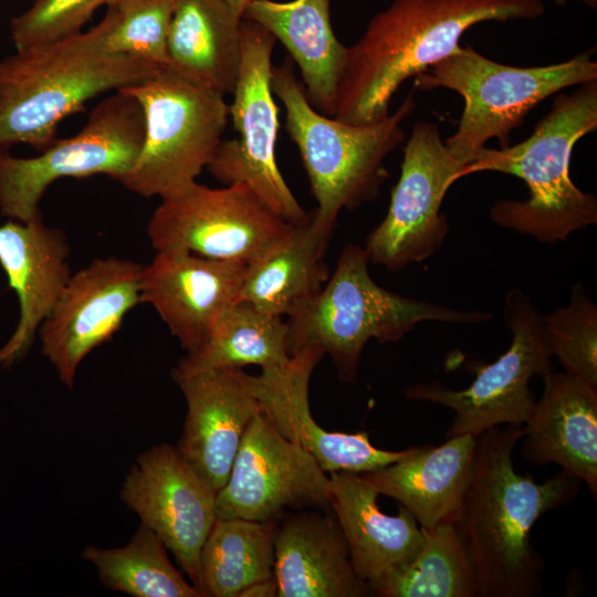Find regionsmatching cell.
Listing matches in <instances>:
<instances>
[{"mask_svg": "<svg viewBox=\"0 0 597 597\" xmlns=\"http://www.w3.org/2000/svg\"><path fill=\"white\" fill-rule=\"evenodd\" d=\"M522 426L491 428L476 450L454 524L476 582L478 597H535L545 569L531 543L535 522L568 504L580 481L565 471L537 483L514 469Z\"/></svg>", "mask_w": 597, "mask_h": 597, "instance_id": "6da1fadb", "label": "cell"}, {"mask_svg": "<svg viewBox=\"0 0 597 597\" xmlns=\"http://www.w3.org/2000/svg\"><path fill=\"white\" fill-rule=\"evenodd\" d=\"M544 10L542 0H394L347 46L331 117L353 125L387 117L401 84L453 53L469 28Z\"/></svg>", "mask_w": 597, "mask_h": 597, "instance_id": "7a4b0ae2", "label": "cell"}, {"mask_svg": "<svg viewBox=\"0 0 597 597\" xmlns=\"http://www.w3.org/2000/svg\"><path fill=\"white\" fill-rule=\"evenodd\" d=\"M112 21L108 6L90 30L0 60V150L25 144L41 151L56 139L59 124L90 100L164 69L107 52L104 39Z\"/></svg>", "mask_w": 597, "mask_h": 597, "instance_id": "3957f363", "label": "cell"}, {"mask_svg": "<svg viewBox=\"0 0 597 597\" xmlns=\"http://www.w3.org/2000/svg\"><path fill=\"white\" fill-rule=\"evenodd\" d=\"M597 128V81L569 94L561 93L553 106L523 142L492 149L484 147L462 171V177L495 171L522 179L526 200L502 199L490 209L498 226L545 243L565 241L572 233L597 223L595 195L570 179L575 144Z\"/></svg>", "mask_w": 597, "mask_h": 597, "instance_id": "277c9868", "label": "cell"}, {"mask_svg": "<svg viewBox=\"0 0 597 597\" xmlns=\"http://www.w3.org/2000/svg\"><path fill=\"white\" fill-rule=\"evenodd\" d=\"M286 57L272 66L271 87L285 108V129L297 146L317 202L312 220L331 235L343 209L378 196L389 174L387 156L405 139L402 122L415 111L410 93L387 117L353 125L326 116L310 103L303 84Z\"/></svg>", "mask_w": 597, "mask_h": 597, "instance_id": "5b68a950", "label": "cell"}, {"mask_svg": "<svg viewBox=\"0 0 597 597\" xmlns=\"http://www.w3.org/2000/svg\"><path fill=\"white\" fill-rule=\"evenodd\" d=\"M368 263L364 248H343L323 289L286 321L290 356L303 347H318L331 357L342 381L355 383L370 339L397 343L423 321L470 324L492 317L390 292L373 280Z\"/></svg>", "mask_w": 597, "mask_h": 597, "instance_id": "8992f818", "label": "cell"}, {"mask_svg": "<svg viewBox=\"0 0 597 597\" xmlns=\"http://www.w3.org/2000/svg\"><path fill=\"white\" fill-rule=\"evenodd\" d=\"M594 52L590 49L556 64L519 67L494 62L467 44L415 76V86L423 91L444 87L463 97L458 129L444 145L467 166L493 138L501 147L509 146L511 132L551 95L597 81Z\"/></svg>", "mask_w": 597, "mask_h": 597, "instance_id": "52a82bcc", "label": "cell"}, {"mask_svg": "<svg viewBox=\"0 0 597 597\" xmlns=\"http://www.w3.org/2000/svg\"><path fill=\"white\" fill-rule=\"evenodd\" d=\"M121 90L140 104L145 134L133 167L118 181L160 199L195 182L222 142L229 119L224 96L168 67Z\"/></svg>", "mask_w": 597, "mask_h": 597, "instance_id": "ba28073f", "label": "cell"}, {"mask_svg": "<svg viewBox=\"0 0 597 597\" xmlns=\"http://www.w3.org/2000/svg\"><path fill=\"white\" fill-rule=\"evenodd\" d=\"M144 113L124 90L114 91L90 113L72 137L55 139L30 158L0 150V212L18 221L41 214L39 203L55 180L107 175L119 180L134 165L143 146Z\"/></svg>", "mask_w": 597, "mask_h": 597, "instance_id": "9c48e42d", "label": "cell"}, {"mask_svg": "<svg viewBox=\"0 0 597 597\" xmlns=\"http://www.w3.org/2000/svg\"><path fill=\"white\" fill-rule=\"evenodd\" d=\"M503 320L511 344L496 360L475 369L472 384L460 390L440 380L407 387L408 399L448 407L454 418L446 437L480 436L501 425L522 426L528 419L535 396L530 387L534 376L552 371V355L543 327V315L520 289L504 297Z\"/></svg>", "mask_w": 597, "mask_h": 597, "instance_id": "30bf717a", "label": "cell"}, {"mask_svg": "<svg viewBox=\"0 0 597 597\" xmlns=\"http://www.w3.org/2000/svg\"><path fill=\"white\" fill-rule=\"evenodd\" d=\"M275 38L256 22L241 20V64L229 105L237 138L222 140L207 170L224 185L247 184L279 217L293 226L307 213L285 182L275 159L277 106L272 97Z\"/></svg>", "mask_w": 597, "mask_h": 597, "instance_id": "8fae6325", "label": "cell"}, {"mask_svg": "<svg viewBox=\"0 0 597 597\" xmlns=\"http://www.w3.org/2000/svg\"><path fill=\"white\" fill-rule=\"evenodd\" d=\"M243 182L210 188L197 181L161 198L147 224L156 251L254 262L293 229Z\"/></svg>", "mask_w": 597, "mask_h": 597, "instance_id": "7c38bea8", "label": "cell"}, {"mask_svg": "<svg viewBox=\"0 0 597 597\" xmlns=\"http://www.w3.org/2000/svg\"><path fill=\"white\" fill-rule=\"evenodd\" d=\"M464 167L450 154L436 124L416 123L387 213L366 239L369 262L397 272L434 255L449 232L441 211L444 196Z\"/></svg>", "mask_w": 597, "mask_h": 597, "instance_id": "4fadbf2b", "label": "cell"}, {"mask_svg": "<svg viewBox=\"0 0 597 597\" xmlns=\"http://www.w3.org/2000/svg\"><path fill=\"white\" fill-rule=\"evenodd\" d=\"M328 498L326 472L307 451L282 437L260 409L217 492L216 515L279 522L287 510L331 511Z\"/></svg>", "mask_w": 597, "mask_h": 597, "instance_id": "5bb4252c", "label": "cell"}, {"mask_svg": "<svg viewBox=\"0 0 597 597\" xmlns=\"http://www.w3.org/2000/svg\"><path fill=\"white\" fill-rule=\"evenodd\" d=\"M143 269L127 259H94L71 275L39 327L41 352L69 389L74 387L82 360L108 342L125 315L140 303Z\"/></svg>", "mask_w": 597, "mask_h": 597, "instance_id": "9a60e30c", "label": "cell"}, {"mask_svg": "<svg viewBox=\"0 0 597 597\" xmlns=\"http://www.w3.org/2000/svg\"><path fill=\"white\" fill-rule=\"evenodd\" d=\"M119 495L140 524L164 542L199 590L200 552L217 519V491L184 460L176 446L160 443L137 457Z\"/></svg>", "mask_w": 597, "mask_h": 597, "instance_id": "2e32d148", "label": "cell"}, {"mask_svg": "<svg viewBox=\"0 0 597 597\" xmlns=\"http://www.w3.org/2000/svg\"><path fill=\"white\" fill-rule=\"evenodd\" d=\"M318 347H303L279 367L261 369L248 380L261 411L279 433L307 451L326 473L369 472L406 457L411 448H376L365 431H327L314 419L308 399L312 373L324 356Z\"/></svg>", "mask_w": 597, "mask_h": 597, "instance_id": "e0dca14e", "label": "cell"}, {"mask_svg": "<svg viewBox=\"0 0 597 597\" xmlns=\"http://www.w3.org/2000/svg\"><path fill=\"white\" fill-rule=\"evenodd\" d=\"M171 377L187 404L176 449L218 492L228 480L247 428L260 411L248 374L242 368L176 366Z\"/></svg>", "mask_w": 597, "mask_h": 597, "instance_id": "ac0fdd59", "label": "cell"}, {"mask_svg": "<svg viewBox=\"0 0 597 597\" xmlns=\"http://www.w3.org/2000/svg\"><path fill=\"white\" fill-rule=\"evenodd\" d=\"M247 265L187 251H157L144 265L140 303L150 304L181 347L206 342L221 312L235 302Z\"/></svg>", "mask_w": 597, "mask_h": 597, "instance_id": "d6986e66", "label": "cell"}, {"mask_svg": "<svg viewBox=\"0 0 597 597\" xmlns=\"http://www.w3.org/2000/svg\"><path fill=\"white\" fill-rule=\"evenodd\" d=\"M65 233L42 216L0 226V265L19 300V321L0 348V369L11 367L32 346L72 273Z\"/></svg>", "mask_w": 597, "mask_h": 597, "instance_id": "ffe728a7", "label": "cell"}, {"mask_svg": "<svg viewBox=\"0 0 597 597\" xmlns=\"http://www.w3.org/2000/svg\"><path fill=\"white\" fill-rule=\"evenodd\" d=\"M273 574L279 597L373 596L331 511L300 510L277 522Z\"/></svg>", "mask_w": 597, "mask_h": 597, "instance_id": "44dd1931", "label": "cell"}, {"mask_svg": "<svg viewBox=\"0 0 597 597\" xmlns=\"http://www.w3.org/2000/svg\"><path fill=\"white\" fill-rule=\"evenodd\" d=\"M542 397L524 423L521 455L558 464L597 494V387L565 373L543 378Z\"/></svg>", "mask_w": 597, "mask_h": 597, "instance_id": "7402d4cb", "label": "cell"}, {"mask_svg": "<svg viewBox=\"0 0 597 597\" xmlns=\"http://www.w3.org/2000/svg\"><path fill=\"white\" fill-rule=\"evenodd\" d=\"M329 506L346 540L356 574L373 589L418 553L422 530L401 505L384 513L378 492L359 473H329ZM374 596V595H373Z\"/></svg>", "mask_w": 597, "mask_h": 597, "instance_id": "603a6c76", "label": "cell"}, {"mask_svg": "<svg viewBox=\"0 0 597 597\" xmlns=\"http://www.w3.org/2000/svg\"><path fill=\"white\" fill-rule=\"evenodd\" d=\"M476 438L462 434L438 447H412L402 459L359 475L379 495L396 500L421 527L454 521L473 464Z\"/></svg>", "mask_w": 597, "mask_h": 597, "instance_id": "cb8c5ba5", "label": "cell"}, {"mask_svg": "<svg viewBox=\"0 0 597 597\" xmlns=\"http://www.w3.org/2000/svg\"><path fill=\"white\" fill-rule=\"evenodd\" d=\"M329 6L331 0H250L242 18L266 29L286 48L310 103L331 117L347 46L334 33Z\"/></svg>", "mask_w": 597, "mask_h": 597, "instance_id": "d4e9b609", "label": "cell"}, {"mask_svg": "<svg viewBox=\"0 0 597 597\" xmlns=\"http://www.w3.org/2000/svg\"><path fill=\"white\" fill-rule=\"evenodd\" d=\"M241 20L226 0H174L167 67L223 96L232 94L241 64Z\"/></svg>", "mask_w": 597, "mask_h": 597, "instance_id": "484cf974", "label": "cell"}, {"mask_svg": "<svg viewBox=\"0 0 597 597\" xmlns=\"http://www.w3.org/2000/svg\"><path fill=\"white\" fill-rule=\"evenodd\" d=\"M331 235L312 217L264 255L247 265L235 301L273 316H291L311 301L329 277L323 261Z\"/></svg>", "mask_w": 597, "mask_h": 597, "instance_id": "4316f807", "label": "cell"}, {"mask_svg": "<svg viewBox=\"0 0 597 597\" xmlns=\"http://www.w3.org/2000/svg\"><path fill=\"white\" fill-rule=\"evenodd\" d=\"M277 522L216 519L199 559L203 597H240L252 585L274 578Z\"/></svg>", "mask_w": 597, "mask_h": 597, "instance_id": "83f0119b", "label": "cell"}, {"mask_svg": "<svg viewBox=\"0 0 597 597\" xmlns=\"http://www.w3.org/2000/svg\"><path fill=\"white\" fill-rule=\"evenodd\" d=\"M290 357L286 321L235 301L218 316L203 345L177 366L187 370L248 365L270 369L285 365Z\"/></svg>", "mask_w": 597, "mask_h": 597, "instance_id": "f1b7e54d", "label": "cell"}, {"mask_svg": "<svg viewBox=\"0 0 597 597\" xmlns=\"http://www.w3.org/2000/svg\"><path fill=\"white\" fill-rule=\"evenodd\" d=\"M82 557L96 568L102 585L115 591L134 597H203L172 566L164 542L143 524L127 545H90Z\"/></svg>", "mask_w": 597, "mask_h": 597, "instance_id": "f546056e", "label": "cell"}, {"mask_svg": "<svg viewBox=\"0 0 597 597\" xmlns=\"http://www.w3.org/2000/svg\"><path fill=\"white\" fill-rule=\"evenodd\" d=\"M421 527V526H420ZM415 557L373 589L380 597H478L476 582L454 521L421 527Z\"/></svg>", "mask_w": 597, "mask_h": 597, "instance_id": "4dcf8cb0", "label": "cell"}, {"mask_svg": "<svg viewBox=\"0 0 597 597\" xmlns=\"http://www.w3.org/2000/svg\"><path fill=\"white\" fill-rule=\"evenodd\" d=\"M543 327L564 373L597 387V306L582 283L573 285L567 306L543 315Z\"/></svg>", "mask_w": 597, "mask_h": 597, "instance_id": "1f68e13d", "label": "cell"}, {"mask_svg": "<svg viewBox=\"0 0 597 597\" xmlns=\"http://www.w3.org/2000/svg\"><path fill=\"white\" fill-rule=\"evenodd\" d=\"M111 7L113 21L104 39L105 50L167 67L174 0H118Z\"/></svg>", "mask_w": 597, "mask_h": 597, "instance_id": "d6a6232c", "label": "cell"}, {"mask_svg": "<svg viewBox=\"0 0 597 597\" xmlns=\"http://www.w3.org/2000/svg\"><path fill=\"white\" fill-rule=\"evenodd\" d=\"M118 0H34L10 22L11 39L24 50L64 40L82 32L94 12Z\"/></svg>", "mask_w": 597, "mask_h": 597, "instance_id": "836d02e7", "label": "cell"}, {"mask_svg": "<svg viewBox=\"0 0 597 597\" xmlns=\"http://www.w3.org/2000/svg\"><path fill=\"white\" fill-rule=\"evenodd\" d=\"M241 596H254V597H271L276 596V584L275 579H269L247 588ZM240 596V597H241Z\"/></svg>", "mask_w": 597, "mask_h": 597, "instance_id": "e575fe53", "label": "cell"}, {"mask_svg": "<svg viewBox=\"0 0 597 597\" xmlns=\"http://www.w3.org/2000/svg\"><path fill=\"white\" fill-rule=\"evenodd\" d=\"M229 6L242 17L243 10L250 0H226Z\"/></svg>", "mask_w": 597, "mask_h": 597, "instance_id": "d590c367", "label": "cell"}, {"mask_svg": "<svg viewBox=\"0 0 597 597\" xmlns=\"http://www.w3.org/2000/svg\"><path fill=\"white\" fill-rule=\"evenodd\" d=\"M553 1L558 6H563L566 2V0H553ZM582 1H584L586 4L590 7H595L597 3V0H582Z\"/></svg>", "mask_w": 597, "mask_h": 597, "instance_id": "8d00e7d4", "label": "cell"}]
</instances>
